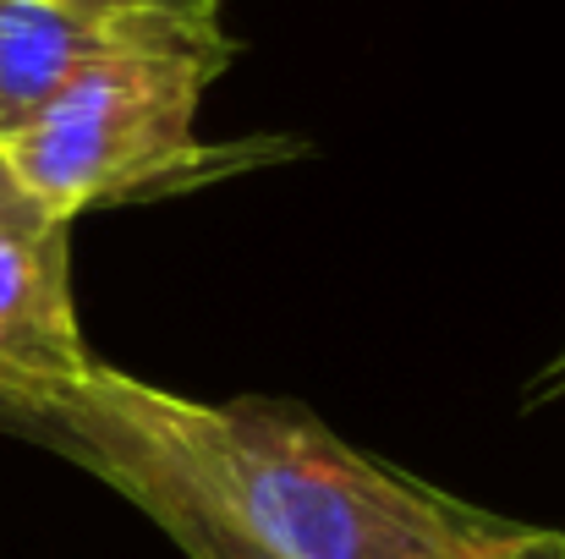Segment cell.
Listing matches in <instances>:
<instances>
[{
  "instance_id": "cell-5",
  "label": "cell",
  "mask_w": 565,
  "mask_h": 559,
  "mask_svg": "<svg viewBox=\"0 0 565 559\" xmlns=\"http://www.w3.org/2000/svg\"><path fill=\"white\" fill-rule=\"evenodd\" d=\"M94 373L72 297V225H0V406H33Z\"/></svg>"
},
{
  "instance_id": "cell-4",
  "label": "cell",
  "mask_w": 565,
  "mask_h": 559,
  "mask_svg": "<svg viewBox=\"0 0 565 559\" xmlns=\"http://www.w3.org/2000/svg\"><path fill=\"white\" fill-rule=\"evenodd\" d=\"M121 50L236 55L220 6H110V0H0V138L50 105L83 66Z\"/></svg>"
},
{
  "instance_id": "cell-2",
  "label": "cell",
  "mask_w": 565,
  "mask_h": 559,
  "mask_svg": "<svg viewBox=\"0 0 565 559\" xmlns=\"http://www.w3.org/2000/svg\"><path fill=\"white\" fill-rule=\"evenodd\" d=\"M236 55L203 50H121L83 66L50 105L0 138V160L22 197L72 225L105 203L188 192L214 176L253 171L269 143H203L198 110L209 83Z\"/></svg>"
},
{
  "instance_id": "cell-6",
  "label": "cell",
  "mask_w": 565,
  "mask_h": 559,
  "mask_svg": "<svg viewBox=\"0 0 565 559\" xmlns=\"http://www.w3.org/2000/svg\"><path fill=\"white\" fill-rule=\"evenodd\" d=\"M555 400H565V346L527 378V395H522V406H555Z\"/></svg>"
},
{
  "instance_id": "cell-8",
  "label": "cell",
  "mask_w": 565,
  "mask_h": 559,
  "mask_svg": "<svg viewBox=\"0 0 565 559\" xmlns=\"http://www.w3.org/2000/svg\"><path fill=\"white\" fill-rule=\"evenodd\" d=\"M44 214L22 197V186L11 182V171H6V160H0V225H39Z\"/></svg>"
},
{
  "instance_id": "cell-3",
  "label": "cell",
  "mask_w": 565,
  "mask_h": 559,
  "mask_svg": "<svg viewBox=\"0 0 565 559\" xmlns=\"http://www.w3.org/2000/svg\"><path fill=\"white\" fill-rule=\"evenodd\" d=\"M0 428L88 466L188 559H275L225 505V494L188 461V450L166 433L149 378L94 363L88 378L50 400L0 406Z\"/></svg>"
},
{
  "instance_id": "cell-1",
  "label": "cell",
  "mask_w": 565,
  "mask_h": 559,
  "mask_svg": "<svg viewBox=\"0 0 565 559\" xmlns=\"http://www.w3.org/2000/svg\"><path fill=\"white\" fill-rule=\"evenodd\" d=\"M154 411L275 559H505L527 527L363 455L297 400L154 384Z\"/></svg>"
},
{
  "instance_id": "cell-9",
  "label": "cell",
  "mask_w": 565,
  "mask_h": 559,
  "mask_svg": "<svg viewBox=\"0 0 565 559\" xmlns=\"http://www.w3.org/2000/svg\"><path fill=\"white\" fill-rule=\"evenodd\" d=\"M110 6H220V0H110Z\"/></svg>"
},
{
  "instance_id": "cell-7",
  "label": "cell",
  "mask_w": 565,
  "mask_h": 559,
  "mask_svg": "<svg viewBox=\"0 0 565 559\" xmlns=\"http://www.w3.org/2000/svg\"><path fill=\"white\" fill-rule=\"evenodd\" d=\"M505 559H565V527H522Z\"/></svg>"
}]
</instances>
